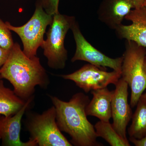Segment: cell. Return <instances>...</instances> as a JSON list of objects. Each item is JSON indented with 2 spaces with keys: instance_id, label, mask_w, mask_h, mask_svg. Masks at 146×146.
<instances>
[{
  "instance_id": "obj_1",
  "label": "cell",
  "mask_w": 146,
  "mask_h": 146,
  "mask_svg": "<svg viewBox=\"0 0 146 146\" xmlns=\"http://www.w3.org/2000/svg\"><path fill=\"white\" fill-rule=\"evenodd\" d=\"M0 76L10 82L15 94L25 101L33 96L36 86L45 89L50 83L39 58L28 57L17 42L14 43L8 59L0 68Z\"/></svg>"
},
{
  "instance_id": "obj_2",
  "label": "cell",
  "mask_w": 146,
  "mask_h": 146,
  "mask_svg": "<svg viewBox=\"0 0 146 146\" xmlns=\"http://www.w3.org/2000/svg\"><path fill=\"white\" fill-rule=\"evenodd\" d=\"M56 111V122L61 131L68 133L71 143L76 146H100L94 126L87 118L86 109L90 102L89 96L77 93L69 102L49 96Z\"/></svg>"
},
{
  "instance_id": "obj_3",
  "label": "cell",
  "mask_w": 146,
  "mask_h": 146,
  "mask_svg": "<svg viewBox=\"0 0 146 146\" xmlns=\"http://www.w3.org/2000/svg\"><path fill=\"white\" fill-rule=\"evenodd\" d=\"M146 48L135 42L126 40L123 55L121 76L131 89L130 106L135 107L146 89V75L144 62Z\"/></svg>"
},
{
  "instance_id": "obj_4",
  "label": "cell",
  "mask_w": 146,
  "mask_h": 146,
  "mask_svg": "<svg viewBox=\"0 0 146 146\" xmlns=\"http://www.w3.org/2000/svg\"><path fill=\"white\" fill-rule=\"evenodd\" d=\"M75 21L74 17L59 12L54 15L52 23L46 33L47 39L41 46L50 68L54 70L65 68L68 54L64 41L67 33Z\"/></svg>"
},
{
  "instance_id": "obj_5",
  "label": "cell",
  "mask_w": 146,
  "mask_h": 146,
  "mask_svg": "<svg viewBox=\"0 0 146 146\" xmlns=\"http://www.w3.org/2000/svg\"><path fill=\"white\" fill-rule=\"evenodd\" d=\"M53 16L48 14L36 1L35 9L31 19L22 26L15 27L6 22L7 27L21 38L23 46V51L29 58L36 56L38 48L44 42V35L48 26L52 23Z\"/></svg>"
},
{
  "instance_id": "obj_6",
  "label": "cell",
  "mask_w": 146,
  "mask_h": 146,
  "mask_svg": "<svg viewBox=\"0 0 146 146\" xmlns=\"http://www.w3.org/2000/svg\"><path fill=\"white\" fill-rule=\"evenodd\" d=\"M26 128L33 140L39 146H72L61 133L56 122V111L54 106L42 114L29 115Z\"/></svg>"
},
{
  "instance_id": "obj_7",
  "label": "cell",
  "mask_w": 146,
  "mask_h": 146,
  "mask_svg": "<svg viewBox=\"0 0 146 146\" xmlns=\"http://www.w3.org/2000/svg\"><path fill=\"white\" fill-rule=\"evenodd\" d=\"M76 44L75 54L71 59L72 62L77 60L86 61L102 70L106 67L121 73L123 56L112 58L102 53L92 46L82 33L78 23L76 21L71 27Z\"/></svg>"
},
{
  "instance_id": "obj_8",
  "label": "cell",
  "mask_w": 146,
  "mask_h": 146,
  "mask_svg": "<svg viewBox=\"0 0 146 146\" xmlns=\"http://www.w3.org/2000/svg\"><path fill=\"white\" fill-rule=\"evenodd\" d=\"M60 76L74 82L86 93L92 90L106 87L110 84L115 85L121 78V73L117 71L107 72L92 64L84 65L79 70L69 74Z\"/></svg>"
},
{
  "instance_id": "obj_9",
  "label": "cell",
  "mask_w": 146,
  "mask_h": 146,
  "mask_svg": "<svg viewBox=\"0 0 146 146\" xmlns=\"http://www.w3.org/2000/svg\"><path fill=\"white\" fill-rule=\"evenodd\" d=\"M115 85L116 88L111 101L112 125L122 138L128 140L127 127L132 116L131 106L128 102L129 86L121 78Z\"/></svg>"
},
{
  "instance_id": "obj_10",
  "label": "cell",
  "mask_w": 146,
  "mask_h": 146,
  "mask_svg": "<svg viewBox=\"0 0 146 146\" xmlns=\"http://www.w3.org/2000/svg\"><path fill=\"white\" fill-rule=\"evenodd\" d=\"M33 97L26 101L25 104L17 113L12 116H0V141L5 146H37L36 142L29 139L27 142L21 140V121L26 110L30 105Z\"/></svg>"
},
{
  "instance_id": "obj_11",
  "label": "cell",
  "mask_w": 146,
  "mask_h": 146,
  "mask_svg": "<svg viewBox=\"0 0 146 146\" xmlns=\"http://www.w3.org/2000/svg\"><path fill=\"white\" fill-rule=\"evenodd\" d=\"M125 18L132 23L129 25L121 24L115 30L118 37L146 48V7L133 9Z\"/></svg>"
},
{
  "instance_id": "obj_12",
  "label": "cell",
  "mask_w": 146,
  "mask_h": 146,
  "mask_svg": "<svg viewBox=\"0 0 146 146\" xmlns=\"http://www.w3.org/2000/svg\"><path fill=\"white\" fill-rule=\"evenodd\" d=\"M134 6L132 0H102L98 10L100 21L112 29L121 25Z\"/></svg>"
},
{
  "instance_id": "obj_13",
  "label": "cell",
  "mask_w": 146,
  "mask_h": 146,
  "mask_svg": "<svg viewBox=\"0 0 146 146\" xmlns=\"http://www.w3.org/2000/svg\"><path fill=\"white\" fill-rule=\"evenodd\" d=\"M91 92L93 97L86 106V115L96 117L100 121H109L112 118L111 101L114 91H109L106 87Z\"/></svg>"
},
{
  "instance_id": "obj_14",
  "label": "cell",
  "mask_w": 146,
  "mask_h": 146,
  "mask_svg": "<svg viewBox=\"0 0 146 146\" xmlns=\"http://www.w3.org/2000/svg\"><path fill=\"white\" fill-rule=\"evenodd\" d=\"M26 102L13 91L6 87L2 80L0 81V115L5 117L14 115L23 107Z\"/></svg>"
},
{
  "instance_id": "obj_15",
  "label": "cell",
  "mask_w": 146,
  "mask_h": 146,
  "mask_svg": "<svg viewBox=\"0 0 146 146\" xmlns=\"http://www.w3.org/2000/svg\"><path fill=\"white\" fill-rule=\"evenodd\" d=\"M136 106L128 133L129 137L141 139L146 135V101L141 96Z\"/></svg>"
},
{
  "instance_id": "obj_16",
  "label": "cell",
  "mask_w": 146,
  "mask_h": 146,
  "mask_svg": "<svg viewBox=\"0 0 146 146\" xmlns=\"http://www.w3.org/2000/svg\"><path fill=\"white\" fill-rule=\"evenodd\" d=\"M98 137L104 139L112 146H130L129 141L122 138L109 121H100L94 125Z\"/></svg>"
},
{
  "instance_id": "obj_17",
  "label": "cell",
  "mask_w": 146,
  "mask_h": 146,
  "mask_svg": "<svg viewBox=\"0 0 146 146\" xmlns=\"http://www.w3.org/2000/svg\"><path fill=\"white\" fill-rule=\"evenodd\" d=\"M14 44L11 31L5 23L0 19V46L10 50Z\"/></svg>"
},
{
  "instance_id": "obj_18",
  "label": "cell",
  "mask_w": 146,
  "mask_h": 146,
  "mask_svg": "<svg viewBox=\"0 0 146 146\" xmlns=\"http://www.w3.org/2000/svg\"><path fill=\"white\" fill-rule=\"evenodd\" d=\"M46 13L53 16L58 13L59 0H37Z\"/></svg>"
},
{
  "instance_id": "obj_19",
  "label": "cell",
  "mask_w": 146,
  "mask_h": 146,
  "mask_svg": "<svg viewBox=\"0 0 146 146\" xmlns=\"http://www.w3.org/2000/svg\"><path fill=\"white\" fill-rule=\"evenodd\" d=\"M10 50L5 49L0 46V68L4 65L8 59Z\"/></svg>"
},
{
  "instance_id": "obj_20",
  "label": "cell",
  "mask_w": 146,
  "mask_h": 146,
  "mask_svg": "<svg viewBox=\"0 0 146 146\" xmlns=\"http://www.w3.org/2000/svg\"><path fill=\"white\" fill-rule=\"evenodd\" d=\"M129 141L136 146H146V135L141 139L129 137Z\"/></svg>"
},
{
  "instance_id": "obj_21",
  "label": "cell",
  "mask_w": 146,
  "mask_h": 146,
  "mask_svg": "<svg viewBox=\"0 0 146 146\" xmlns=\"http://www.w3.org/2000/svg\"><path fill=\"white\" fill-rule=\"evenodd\" d=\"M134 5V8H138L144 6L146 0H132Z\"/></svg>"
},
{
  "instance_id": "obj_22",
  "label": "cell",
  "mask_w": 146,
  "mask_h": 146,
  "mask_svg": "<svg viewBox=\"0 0 146 146\" xmlns=\"http://www.w3.org/2000/svg\"><path fill=\"white\" fill-rule=\"evenodd\" d=\"M144 69L146 75V55L145 56V60H144Z\"/></svg>"
},
{
  "instance_id": "obj_23",
  "label": "cell",
  "mask_w": 146,
  "mask_h": 146,
  "mask_svg": "<svg viewBox=\"0 0 146 146\" xmlns=\"http://www.w3.org/2000/svg\"><path fill=\"white\" fill-rule=\"evenodd\" d=\"M141 97L146 101V93H145V94H143V95L141 96Z\"/></svg>"
},
{
  "instance_id": "obj_24",
  "label": "cell",
  "mask_w": 146,
  "mask_h": 146,
  "mask_svg": "<svg viewBox=\"0 0 146 146\" xmlns=\"http://www.w3.org/2000/svg\"><path fill=\"white\" fill-rule=\"evenodd\" d=\"M143 6H145V7H146V0L145 1V3H144Z\"/></svg>"
},
{
  "instance_id": "obj_25",
  "label": "cell",
  "mask_w": 146,
  "mask_h": 146,
  "mask_svg": "<svg viewBox=\"0 0 146 146\" xmlns=\"http://www.w3.org/2000/svg\"><path fill=\"white\" fill-rule=\"evenodd\" d=\"M2 78L1 77V76H0V81H1V80H2Z\"/></svg>"
},
{
  "instance_id": "obj_26",
  "label": "cell",
  "mask_w": 146,
  "mask_h": 146,
  "mask_svg": "<svg viewBox=\"0 0 146 146\" xmlns=\"http://www.w3.org/2000/svg\"><path fill=\"white\" fill-rule=\"evenodd\" d=\"M1 115H0V116H1Z\"/></svg>"
}]
</instances>
